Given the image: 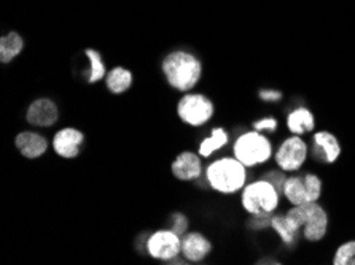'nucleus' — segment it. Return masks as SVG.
I'll return each mask as SVG.
<instances>
[{
  "instance_id": "7",
  "label": "nucleus",
  "mask_w": 355,
  "mask_h": 265,
  "mask_svg": "<svg viewBox=\"0 0 355 265\" xmlns=\"http://www.w3.org/2000/svg\"><path fill=\"white\" fill-rule=\"evenodd\" d=\"M214 102L204 94H185L177 104V115L188 126L199 127L212 120Z\"/></svg>"
},
{
  "instance_id": "20",
  "label": "nucleus",
  "mask_w": 355,
  "mask_h": 265,
  "mask_svg": "<svg viewBox=\"0 0 355 265\" xmlns=\"http://www.w3.org/2000/svg\"><path fill=\"white\" fill-rule=\"evenodd\" d=\"M230 137L228 134L225 132V129L222 127H215L211 132V137L204 138L201 143H199L198 153L201 158H209V156L214 154L215 151L222 149L225 145H228Z\"/></svg>"
},
{
  "instance_id": "21",
  "label": "nucleus",
  "mask_w": 355,
  "mask_h": 265,
  "mask_svg": "<svg viewBox=\"0 0 355 265\" xmlns=\"http://www.w3.org/2000/svg\"><path fill=\"white\" fill-rule=\"evenodd\" d=\"M86 57L89 59V77H88V83L93 84L96 83V81H101L104 77H107V70H105V66L104 62H102V57L101 54L96 51V50H91V48H88V50L85 51Z\"/></svg>"
},
{
  "instance_id": "18",
  "label": "nucleus",
  "mask_w": 355,
  "mask_h": 265,
  "mask_svg": "<svg viewBox=\"0 0 355 265\" xmlns=\"http://www.w3.org/2000/svg\"><path fill=\"white\" fill-rule=\"evenodd\" d=\"M271 229L276 232L279 237H281V240L287 246H295V243L301 239V234L297 229H295L293 224L290 223L285 214H272L271 216Z\"/></svg>"
},
{
  "instance_id": "9",
  "label": "nucleus",
  "mask_w": 355,
  "mask_h": 265,
  "mask_svg": "<svg viewBox=\"0 0 355 265\" xmlns=\"http://www.w3.org/2000/svg\"><path fill=\"white\" fill-rule=\"evenodd\" d=\"M147 253L153 259L163 262H171L182 254V237L172 229L157 230L148 237Z\"/></svg>"
},
{
  "instance_id": "17",
  "label": "nucleus",
  "mask_w": 355,
  "mask_h": 265,
  "mask_svg": "<svg viewBox=\"0 0 355 265\" xmlns=\"http://www.w3.org/2000/svg\"><path fill=\"white\" fill-rule=\"evenodd\" d=\"M132 84V73L125 67H115L107 73L105 86L112 94H125Z\"/></svg>"
},
{
  "instance_id": "14",
  "label": "nucleus",
  "mask_w": 355,
  "mask_h": 265,
  "mask_svg": "<svg viewBox=\"0 0 355 265\" xmlns=\"http://www.w3.org/2000/svg\"><path fill=\"white\" fill-rule=\"evenodd\" d=\"M212 251V243L199 232H190L182 237V256L185 261L201 262Z\"/></svg>"
},
{
  "instance_id": "6",
  "label": "nucleus",
  "mask_w": 355,
  "mask_h": 265,
  "mask_svg": "<svg viewBox=\"0 0 355 265\" xmlns=\"http://www.w3.org/2000/svg\"><path fill=\"white\" fill-rule=\"evenodd\" d=\"M282 194L292 205L319 202L322 196V180L313 172L287 176L282 188Z\"/></svg>"
},
{
  "instance_id": "3",
  "label": "nucleus",
  "mask_w": 355,
  "mask_h": 265,
  "mask_svg": "<svg viewBox=\"0 0 355 265\" xmlns=\"http://www.w3.org/2000/svg\"><path fill=\"white\" fill-rule=\"evenodd\" d=\"M247 167L236 158H220L206 170V178L212 189L222 194H234L244 189Z\"/></svg>"
},
{
  "instance_id": "12",
  "label": "nucleus",
  "mask_w": 355,
  "mask_h": 265,
  "mask_svg": "<svg viewBox=\"0 0 355 265\" xmlns=\"http://www.w3.org/2000/svg\"><path fill=\"white\" fill-rule=\"evenodd\" d=\"M341 143L336 135L328 131H319L313 135V156L325 164H335L341 156Z\"/></svg>"
},
{
  "instance_id": "19",
  "label": "nucleus",
  "mask_w": 355,
  "mask_h": 265,
  "mask_svg": "<svg viewBox=\"0 0 355 265\" xmlns=\"http://www.w3.org/2000/svg\"><path fill=\"white\" fill-rule=\"evenodd\" d=\"M24 48V40L18 32H10L0 39V62L8 64L21 54Z\"/></svg>"
},
{
  "instance_id": "4",
  "label": "nucleus",
  "mask_w": 355,
  "mask_h": 265,
  "mask_svg": "<svg viewBox=\"0 0 355 265\" xmlns=\"http://www.w3.org/2000/svg\"><path fill=\"white\" fill-rule=\"evenodd\" d=\"M281 192L271 181L257 180L242 189L241 202L249 214H272L279 207Z\"/></svg>"
},
{
  "instance_id": "8",
  "label": "nucleus",
  "mask_w": 355,
  "mask_h": 265,
  "mask_svg": "<svg viewBox=\"0 0 355 265\" xmlns=\"http://www.w3.org/2000/svg\"><path fill=\"white\" fill-rule=\"evenodd\" d=\"M309 156V146L301 138V135H292L285 138L279 146L274 161L282 172H298L304 165Z\"/></svg>"
},
{
  "instance_id": "11",
  "label": "nucleus",
  "mask_w": 355,
  "mask_h": 265,
  "mask_svg": "<svg viewBox=\"0 0 355 265\" xmlns=\"http://www.w3.org/2000/svg\"><path fill=\"white\" fill-rule=\"evenodd\" d=\"M85 142V135L82 131L73 127H66L55 134L53 138V149L58 156L64 159H75L80 154L82 145Z\"/></svg>"
},
{
  "instance_id": "25",
  "label": "nucleus",
  "mask_w": 355,
  "mask_h": 265,
  "mask_svg": "<svg viewBox=\"0 0 355 265\" xmlns=\"http://www.w3.org/2000/svg\"><path fill=\"white\" fill-rule=\"evenodd\" d=\"M263 178H265V180H268V181H271L272 185L279 189V192L282 194L284 183H285V180H287V176H285L282 172H268V173H265V176H263Z\"/></svg>"
},
{
  "instance_id": "5",
  "label": "nucleus",
  "mask_w": 355,
  "mask_h": 265,
  "mask_svg": "<svg viewBox=\"0 0 355 265\" xmlns=\"http://www.w3.org/2000/svg\"><path fill=\"white\" fill-rule=\"evenodd\" d=\"M234 158L245 167H257L265 164L272 156L271 140L261 132H245L238 137L233 146Z\"/></svg>"
},
{
  "instance_id": "1",
  "label": "nucleus",
  "mask_w": 355,
  "mask_h": 265,
  "mask_svg": "<svg viewBox=\"0 0 355 265\" xmlns=\"http://www.w3.org/2000/svg\"><path fill=\"white\" fill-rule=\"evenodd\" d=\"M166 81L172 89L180 93H190L201 81L202 64L195 54L188 51H172L161 64Z\"/></svg>"
},
{
  "instance_id": "15",
  "label": "nucleus",
  "mask_w": 355,
  "mask_h": 265,
  "mask_svg": "<svg viewBox=\"0 0 355 265\" xmlns=\"http://www.w3.org/2000/svg\"><path fill=\"white\" fill-rule=\"evenodd\" d=\"M15 146L26 159H39L48 149V140L37 132H19L15 138Z\"/></svg>"
},
{
  "instance_id": "2",
  "label": "nucleus",
  "mask_w": 355,
  "mask_h": 265,
  "mask_svg": "<svg viewBox=\"0 0 355 265\" xmlns=\"http://www.w3.org/2000/svg\"><path fill=\"white\" fill-rule=\"evenodd\" d=\"M285 216L306 241L317 243L324 240L328 234L330 218H328L327 210L319 202L293 205Z\"/></svg>"
},
{
  "instance_id": "23",
  "label": "nucleus",
  "mask_w": 355,
  "mask_h": 265,
  "mask_svg": "<svg viewBox=\"0 0 355 265\" xmlns=\"http://www.w3.org/2000/svg\"><path fill=\"white\" fill-rule=\"evenodd\" d=\"M169 229L174 230L177 235L184 237L188 229V218L184 213H174L169 219Z\"/></svg>"
},
{
  "instance_id": "24",
  "label": "nucleus",
  "mask_w": 355,
  "mask_h": 265,
  "mask_svg": "<svg viewBox=\"0 0 355 265\" xmlns=\"http://www.w3.org/2000/svg\"><path fill=\"white\" fill-rule=\"evenodd\" d=\"M254 129L258 132H274L277 129V120L274 118H261L254 122Z\"/></svg>"
},
{
  "instance_id": "26",
  "label": "nucleus",
  "mask_w": 355,
  "mask_h": 265,
  "mask_svg": "<svg viewBox=\"0 0 355 265\" xmlns=\"http://www.w3.org/2000/svg\"><path fill=\"white\" fill-rule=\"evenodd\" d=\"M260 99L265 102H277L282 99V93H279V91L265 89V91H260Z\"/></svg>"
},
{
  "instance_id": "16",
  "label": "nucleus",
  "mask_w": 355,
  "mask_h": 265,
  "mask_svg": "<svg viewBox=\"0 0 355 265\" xmlns=\"http://www.w3.org/2000/svg\"><path fill=\"white\" fill-rule=\"evenodd\" d=\"M315 127V118L309 108L300 107L295 108L292 113L287 116V129L293 135H304L309 132H314Z\"/></svg>"
},
{
  "instance_id": "10",
  "label": "nucleus",
  "mask_w": 355,
  "mask_h": 265,
  "mask_svg": "<svg viewBox=\"0 0 355 265\" xmlns=\"http://www.w3.org/2000/svg\"><path fill=\"white\" fill-rule=\"evenodd\" d=\"M59 120V108L48 97H40L32 102L26 111V121L35 127L55 126Z\"/></svg>"
},
{
  "instance_id": "13",
  "label": "nucleus",
  "mask_w": 355,
  "mask_h": 265,
  "mask_svg": "<svg viewBox=\"0 0 355 265\" xmlns=\"http://www.w3.org/2000/svg\"><path fill=\"white\" fill-rule=\"evenodd\" d=\"M172 175L180 181H193L202 175V162L198 154L184 151L172 161Z\"/></svg>"
},
{
  "instance_id": "22",
  "label": "nucleus",
  "mask_w": 355,
  "mask_h": 265,
  "mask_svg": "<svg viewBox=\"0 0 355 265\" xmlns=\"http://www.w3.org/2000/svg\"><path fill=\"white\" fill-rule=\"evenodd\" d=\"M335 265H355V240H349L338 246L333 256Z\"/></svg>"
}]
</instances>
